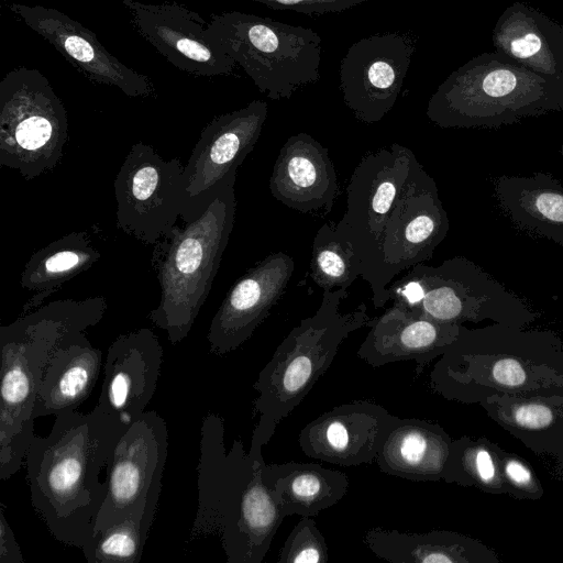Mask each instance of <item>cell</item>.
Here are the masks:
<instances>
[{"label":"cell","mask_w":563,"mask_h":563,"mask_svg":"<svg viewBox=\"0 0 563 563\" xmlns=\"http://www.w3.org/2000/svg\"><path fill=\"white\" fill-rule=\"evenodd\" d=\"M129 426L96 405L56 416L48 435L34 437L24 460L31 503L59 542L82 549L93 538L107 495L100 473Z\"/></svg>","instance_id":"obj_1"},{"label":"cell","mask_w":563,"mask_h":563,"mask_svg":"<svg viewBox=\"0 0 563 563\" xmlns=\"http://www.w3.org/2000/svg\"><path fill=\"white\" fill-rule=\"evenodd\" d=\"M224 420L209 412L200 431L198 506L190 539L218 536L228 563H261L286 518L263 478L262 446L273 433L255 426L249 452L241 440L229 451Z\"/></svg>","instance_id":"obj_2"},{"label":"cell","mask_w":563,"mask_h":563,"mask_svg":"<svg viewBox=\"0 0 563 563\" xmlns=\"http://www.w3.org/2000/svg\"><path fill=\"white\" fill-rule=\"evenodd\" d=\"M107 308L103 296L59 299L0 327L1 481L21 468L35 437L36 394L54 347L67 334L98 324Z\"/></svg>","instance_id":"obj_3"},{"label":"cell","mask_w":563,"mask_h":563,"mask_svg":"<svg viewBox=\"0 0 563 563\" xmlns=\"http://www.w3.org/2000/svg\"><path fill=\"white\" fill-rule=\"evenodd\" d=\"M235 180L236 173L199 213L176 224L154 244L151 266L161 299L148 319L166 332L172 344L188 335L212 288L234 225Z\"/></svg>","instance_id":"obj_4"},{"label":"cell","mask_w":563,"mask_h":563,"mask_svg":"<svg viewBox=\"0 0 563 563\" xmlns=\"http://www.w3.org/2000/svg\"><path fill=\"white\" fill-rule=\"evenodd\" d=\"M548 111H556L553 81L495 52L453 70L430 97L426 114L443 129H490Z\"/></svg>","instance_id":"obj_5"},{"label":"cell","mask_w":563,"mask_h":563,"mask_svg":"<svg viewBox=\"0 0 563 563\" xmlns=\"http://www.w3.org/2000/svg\"><path fill=\"white\" fill-rule=\"evenodd\" d=\"M347 289L323 290L314 314L302 319L276 347L260 372L254 390L256 426L275 432L276 426L297 408L332 364L342 342L367 327L371 318L361 303L342 313L340 306Z\"/></svg>","instance_id":"obj_6"},{"label":"cell","mask_w":563,"mask_h":563,"mask_svg":"<svg viewBox=\"0 0 563 563\" xmlns=\"http://www.w3.org/2000/svg\"><path fill=\"white\" fill-rule=\"evenodd\" d=\"M205 40L240 65L273 100L290 99L321 77L322 38L310 27L229 11L211 15Z\"/></svg>","instance_id":"obj_7"},{"label":"cell","mask_w":563,"mask_h":563,"mask_svg":"<svg viewBox=\"0 0 563 563\" xmlns=\"http://www.w3.org/2000/svg\"><path fill=\"white\" fill-rule=\"evenodd\" d=\"M389 300L443 323L492 319L522 328L536 318L528 305L463 256L439 266L418 263L388 286Z\"/></svg>","instance_id":"obj_8"},{"label":"cell","mask_w":563,"mask_h":563,"mask_svg":"<svg viewBox=\"0 0 563 563\" xmlns=\"http://www.w3.org/2000/svg\"><path fill=\"white\" fill-rule=\"evenodd\" d=\"M68 118L48 79L16 67L0 81V165L25 180L52 172L64 156Z\"/></svg>","instance_id":"obj_9"},{"label":"cell","mask_w":563,"mask_h":563,"mask_svg":"<svg viewBox=\"0 0 563 563\" xmlns=\"http://www.w3.org/2000/svg\"><path fill=\"white\" fill-rule=\"evenodd\" d=\"M416 158L411 150L398 143L365 154L346 187L345 212L334 225L356 254L376 309L389 301L382 286L383 231Z\"/></svg>","instance_id":"obj_10"},{"label":"cell","mask_w":563,"mask_h":563,"mask_svg":"<svg viewBox=\"0 0 563 563\" xmlns=\"http://www.w3.org/2000/svg\"><path fill=\"white\" fill-rule=\"evenodd\" d=\"M179 158L164 159L151 145H132L113 181L117 228L144 244H156L188 214Z\"/></svg>","instance_id":"obj_11"},{"label":"cell","mask_w":563,"mask_h":563,"mask_svg":"<svg viewBox=\"0 0 563 563\" xmlns=\"http://www.w3.org/2000/svg\"><path fill=\"white\" fill-rule=\"evenodd\" d=\"M168 454L167 422L144 411L120 437L107 465V495L95 533L129 517L154 521Z\"/></svg>","instance_id":"obj_12"},{"label":"cell","mask_w":563,"mask_h":563,"mask_svg":"<svg viewBox=\"0 0 563 563\" xmlns=\"http://www.w3.org/2000/svg\"><path fill=\"white\" fill-rule=\"evenodd\" d=\"M417 48L411 32H380L353 43L340 63L346 107L364 123L380 121L394 107Z\"/></svg>","instance_id":"obj_13"},{"label":"cell","mask_w":563,"mask_h":563,"mask_svg":"<svg viewBox=\"0 0 563 563\" xmlns=\"http://www.w3.org/2000/svg\"><path fill=\"white\" fill-rule=\"evenodd\" d=\"M450 228L435 180L416 158L380 240L382 286L400 272L432 258Z\"/></svg>","instance_id":"obj_14"},{"label":"cell","mask_w":563,"mask_h":563,"mask_svg":"<svg viewBox=\"0 0 563 563\" xmlns=\"http://www.w3.org/2000/svg\"><path fill=\"white\" fill-rule=\"evenodd\" d=\"M267 114V102L253 100L241 109L214 117L202 129L184 168L188 199L185 220L199 213L216 190L238 173L258 141Z\"/></svg>","instance_id":"obj_15"},{"label":"cell","mask_w":563,"mask_h":563,"mask_svg":"<svg viewBox=\"0 0 563 563\" xmlns=\"http://www.w3.org/2000/svg\"><path fill=\"white\" fill-rule=\"evenodd\" d=\"M8 7L90 81L118 88L130 98H147L154 93L150 77L118 59L93 32L64 12L18 2Z\"/></svg>","instance_id":"obj_16"},{"label":"cell","mask_w":563,"mask_h":563,"mask_svg":"<svg viewBox=\"0 0 563 563\" xmlns=\"http://www.w3.org/2000/svg\"><path fill=\"white\" fill-rule=\"evenodd\" d=\"M133 29L178 69L202 77L233 73L236 63L205 40L208 22L177 2L123 0Z\"/></svg>","instance_id":"obj_17"},{"label":"cell","mask_w":563,"mask_h":563,"mask_svg":"<svg viewBox=\"0 0 563 563\" xmlns=\"http://www.w3.org/2000/svg\"><path fill=\"white\" fill-rule=\"evenodd\" d=\"M398 417L369 400L333 407L307 423L298 443L308 457L339 466L371 464Z\"/></svg>","instance_id":"obj_18"},{"label":"cell","mask_w":563,"mask_h":563,"mask_svg":"<svg viewBox=\"0 0 563 563\" xmlns=\"http://www.w3.org/2000/svg\"><path fill=\"white\" fill-rule=\"evenodd\" d=\"M294 271L292 257L276 252L241 276L210 322L207 333L210 351L224 355L247 341L284 295Z\"/></svg>","instance_id":"obj_19"},{"label":"cell","mask_w":563,"mask_h":563,"mask_svg":"<svg viewBox=\"0 0 563 563\" xmlns=\"http://www.w3.org/2000/svg\"><path fill=\"white\" fill-rule=\"evenodd\" d=\"M163 347L141 328L118 335L108 349L97 406L131 424L152 400L161 375Z\"/></svg>","instance_id":"obj_20"},{"label":"cell","mask_w":563,"mask_h":563,"mask_svg":"<svg viewBox=\"0 0 563 563\" xmlns=\"http://www.w3.org/2000/svg\"><path fill=\"white\" fill-rule=\"evenodd\" d=\"M367 327L369 331L356 352L358 358L373 367L413 361L418 376L454 343L461 324L439 322L393 302Z\"/></svg>","instance_id":"obj_21"},{"label":"cell","mask_w":563,"mask_h":563,"mask_svg":"<svg viewBox=\"0 0 563 563\" xmlns=\"http://www.w3.org/2000/svg\"><path fill=\"white\" fill-rule=\"evenodd\" d=\"M269 190L277 201L290 209L328 214L340 194L328 148L308 133L291 135L275 161Z\"/></svg>","instance_id":"obj_22"},{"label":"cell","mask_w":563,"mask_h":563,"mask_svg":"<svg viewBox=\"0 0 563 563\" xmlns=\"http://www.w3.org/2000/svg\"><path fill=\"white\" fill-rule=\"evenodd\" d=\"M102 365V352L85 331L64 336L54 347L36 394L33 418L77 410L93 390Z\"/></svg>","instance_id":"obj_23"},{"label":"cell","mask_w":563,"mask_h":563,"mask_svg":"<svg viewBox=\"0 0 563 563\" xmlns=\"http://www.w3.org/2000/svg\"><path fill=\"white\" fill-rule=\"evenodd\" d=\"M496 52L552 81L563 66V26L539 10L515 2L493 30Z\"/></svg>","instance_id":"obj_24"},{"label":"cell","mask_w":563,"mask_h":563,"mask_svg":"<svg viewBox=\"0 0 563 563\" xmlns=\"http://www.w3.org/2000/svg\"><path fill=\"white\" fill-rule=\"evenodd\" d=\"M452 441L438 423L398 418L375 462L380 472L390 476L413 482L440 481Z\"/></svg>","instance_id":"obj_25"},{"label":"cell","mask_w":563,"mask_h":563,"mask_svg":"<svg viewBox=\"0 0 563 563\" xmlns=\"http://www.w3.org/2000/svg\"><path fill=\"white\" fill-rule=\"evenodd\" d=\"M499 208L520 230L563 247V184L547 172L495 180Z\"/></svg>","instance_id":"obj_26"},{"label":"cell","mask_w":563,"mask_h":563,"mask_svg":"<svg viewBox=\"0 0 563 563\" xmlns=\"http://www.w3.org/2000/svg\"><path fill=\"white\" fill-rule=\"evenodd\" d=\"M263 478L276 494L285 517H314L347 494L345 473L317 463L264 464Z\"/></svg>","instance_id":"obj_27"},{"label":"cell","mask_w":563,"mask_h":563,"mask_svg":"<svg viewBox=\"0 0 563 563\" xmlns=\"http://www.w3.org/2000/svg\"><path fill=\"white\" fill-rule=\"evenodd\" d=\"M363 542L375 556L390 563H471L483 561L485 554L477 541L446 530L407 533L374 527Z\"/></svg>","instance_id":"obj_28"},{"label":"cell","mask_w":563,"mask_h":563,"mask_svg":"<svg viewBox=\"0 0 563 563\" xmlns=\"http://www.w3.org/2000/svg\"><path fill=\"white\" fill-rule=\"evenodd\" d=\"M100 256L86 231L70 232L35 251L20 277V286L35 295L24 303L21 314L40 307L66 282L88 271Z\"/></svg>","instance_id":"obj_29"},{"label":"cell","mask_w":563,"mask_h":563,"mask_svg":"<svg viewBox=\"0 0 563 563\" xmlns=\"http://www.w3.org/2000/svg\"><path fill=\"white\" fill-rule=\"evenodd\" d=\"M310 272L312 280L323 290L347 289L362 277L356 254L334 225L325 223L318 230L312 243Z\"/></svg>","instance_id":"obj_30"},{"label":"cell","mask_w":563,"mask_h":563,"mask_svg":"<svg viewBox=\"0 0 563 563\" xmlns=\"http://www.w3.org/2000/svg\"><path fill=\"white\" fill-rule=\"evenodd\" d=\"M153 521L136 517L93 534L80 549L90 563H139Z\"/></svg>","instance_id":"obj_31"},{"label":"cell","mask_w":563,"mask_h":563,"mask_svg":"<svg viewBox=\"0 0 563 563\" xmlns=\"http://www.w3.org/2000/svg\"><path fill=\"white\" fill-rule=\"evenodd\" d=\"M329 548L313 517L302 516L285 540L278 563H327Z\"/></svg>","instance_id":"obj_32"},{"label":"cell","mask_w":563,"mask_h":563,"mask_svg":"<svg viewBox=\"0 0 563 563\" xmlns=\"http://www.w3.org/2000/svg\"><path fill=\"white\" fill-rule=\"evenodd\" d=\"M263 3L274 10H291L303 14H325L349 10L367 0H246Z\"/></svg>","instance_id":"obj_33"},{"label":"cell","mask_w":563,"mask_h":563,"mask_svg":"<svg viewBox=\"0 0 563 563\" xmlns=\"http://www.w3.org/2000/svg\"><path fill=\"white\" fill-rule=\"evenodd\" d=\"M0 563H24L14 533L0 509Z\"/></svg>","instance_id":"obj_34"},{"label":"cell","mask_w":563,"mask_h":563,"mask_svg":"<svg viewBox=\"0 0 563 563\" xmlns=\"http://www.w3.org/2000/svg\"><path fill=\"white\" fill-rule=\"evenodd\" d=\"M506 473L516 484H527L531 474L528 468L516 460H509L506 464Z\"/></svg>","instance_id":"obj_35"},{"label":"cell","mask_w":563,"mask_h":563,"mask_svg":"<svg viewBox=\"0 0 563 563\" xmlns=\"http://www.w3.org/2000/svg\"><path fill=\"white\" fill-rule=\"evenodd\" d=\"M554 84V103L556 111H563V66Z\"/></svg>","instance_id":"obj_36"},{"label":"cell","mask_w":563,"mask_h":563,"mask_svg":"<svg viewBox=\"0 0 563 563\" xmlns=\"http://www.w3.org/2000/svg\"><path fill=\"white\" fill-rule=\"evenodd\" d=\"M561 154H562V156H563V145H562V147H561Z\"/></svg>","instance_id":"obj_37"}]
</instances>
